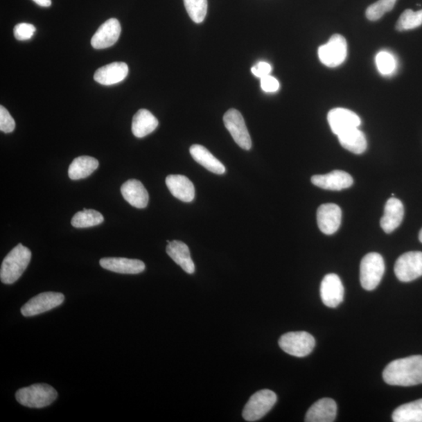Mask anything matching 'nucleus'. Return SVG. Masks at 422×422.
I'll list each match as a JSON object with an SVG mask.
<instances>
[{
    "label": "nucleus",
    "mask_w": 422,
    "mask_h": 422,
    "mask_svg": "<svg viewBox=\"0 0 422 422\" xmlns=\"http://www.w3.org/2000/svg\"><path fill=\"white\" fill-rule=\"evenodd\" d=\"M383 379L387 384L398 387L422 384V356H410L394 360L385 369Z\"/></svg>",
    "instance_id": "f257e3e1"
},
{
    "label": "nucleus",
    "mask_w": 422,
    "mask_h": 422,
    "mask_svg": "<svg viewBox=\"0 0 422 422\" xmlns=\"http://www.w3.org/2000/svg\"><path fill=\"white\" fill-rule=\"evenodd\" d=\"M32 259L30 250L19 243L3 259L0 269V279L7 285L13 284L26 270Z\"/></svg>",
    "instance_id": "f03ea898"
},
{
    "label": "nucleus",
    "mask_w": 422,
    "mask_h": 422,
    "mask_svg": "<svg viewBox=\"0 0 422 422\" xmlns=\"http://www.w3.org/2000/svg\"><path fill=\"white\" fill-rule=\"evenodd\" d=\"M58 394L47 384H34L17 391L16 399L21 405L30 408H42L51 405L58 398Z\"/></svg>",
    "instance_id": "7ed1b4c3"
},
{
    "label": "nucleus",
    "mask_w": 422,
    "mask_h": 422,
    "mask_svg": "<svg viewBox=\"0 0 422 422\" xmlns=\"http://www.w3.org/2000/svg\"><path fill=\"white\" fill-rule=\"evenodd\" d=\"M384 272L383 256L377 253L367 254L360 263V284L366 290H375L380 283Z\"/></svg>",
    "instance_id": "20e7f679"
},
{
    "label": "nucleus",
    "mask_w": 422,
    "mask_h": 422,
    "mask_svg": "<svg viewBox=\"0 0 422 422\" xmlns=\"http://www.w3.org/2000/svg\"><path fill=\"white\" fill-rule=\"evenodd\" d=\"M279 344L290 355L304 358L313 351L315 340L307 332H291L281 336Z\"/></svg>",
    "instance_id": "39448f33"
},
{
    "label": "nucleus",
    "mask_w": 422,
    "mask_h": 422,
    "mask_svg": "<svg viewBox=\"0 0 422 422\" xmlns=\"http://www.w3.org/2000/svg\"><path fill=\"white\" fill-rule=\"evenodd\" d=\"M277 401V396L273 391L263 389L250 397L243 412L245 420L258 421L271 411Z\"/></svg>",
    "instance_id": "423d86ee"
},
{
    "label": "nucleus",
    "mask_w": 422,
    "mask_h": 422,
    "mask_svg": "<svg viewBox=\"0 0 422 422\" xmlns=\"http://www.w3.org/2000/svg\"><path fill=\"white\" fill-rule=\"evenodd\" d=\"M347 56V42L344 36L335 34L326 44L319 49L321 62L328 67H336L344 62Z\"/></svg>",
    "instance_id": "0eeeda50"
},
{
    "label": "nucleus",
    "mask_w": 422,
    "mask_h": 422,
    "mask_svg": "<svg viewBox=\"0 0 422 422\" xmlns=\"http://www.w3.org/2000/svg\"><path fill=\"white\" fill-rule=\"evenodd\" d=\"M394 272L396 276L403 283H409L422 276V252L403 254L397 259Z\"/></svg>",
    "instance_id": "6e6552de"
},
{
    "label": "nucleus",
    "mask_w": 422,
    "mask_h": 422,
    "mask_svg": "<svg viewBox=\"0 0 422 422\" xmlns=\"http://www.w3.org/2000/svg\"><path fill=\"white\" fill-rule=\"evenodd\" d=\"M60 292H46L30 299L21 309L24 317H33L59 307L64 301Z\"/></svg>",
    "instance_id": "1a4fd4ad"
},
{
    "label": "nucleus",
    "mask_w": 422,
    "mask_h": 422,
    "mask_svg": "<svg viewBox=\"0 0 422 422\" xmlns=\"http://www.w3.org/2000/svg\"><path fill=\"white\" fill-rule=\"evenodd\" d=\"M223 120L235 142L243 150L252 149V140L241 113L236 109H231L225 114Z\"/></svg>",
    "instance_id": "9d476101"
},
{
    "label": "nucleus",
    "mask_w": 422,
    "mask_h": 422,
    "mask_svg": "<svg viewBox=\"0 0 422 422\" xmlns=\"http://www.w3.org/2000/svg\"><path fill=\"white\" fill-rule=\"evenodd\" d=\"M328 121L336 136L357 128L362 124V121L358 114L345 108L331 109L328 114Z\"/></svg>",
    "instance_id": "9b49d317"
},
{
    "label": "nucleus",
    "mask_w": 422,
    "mask_h": 422,
    "mask_svg": "<svg viewBox=\"0 0 422 422\" xmlns=\"http://www.w3.org/2000/svg\"><path fill=\"white\" fill-rule=\"evenodd\" d=\"M320 292L324 304L328 308L338 307L344 297V287L338 275H326L322 281Z\"/></svg>",
    "instance_id": "f8f14e48"
},
{
    "label": "nucleus",
    "mask_w": 422,
    "mask_h": 422,
    "mask_svg": "<svg viewBox=\"0 0 422 422\" xmlns=\"http://www.w3.org/2000/svg\"><path fill=\"white\" fill-rule=\"evenodd\" d=\"M121 33V24L116 18H111L98 28L91 40V44L97 50L114 46Z\"/></svg>",
    "instance_id": "ddd939ff"
},
{
    "label": "nucleus",
    "mask_w": 422,
    "mask_h": 422,
    "mask_svg": "<svg viewBox=\"0 0 422 422\" xmlns=\"http://www.w3.org/2000/svg\"><path fill=\"white\" fill-rule=\"evenodd\" d=\"M317 225L326 235H333L337 231L342 222V211L334 204H322L317 212Z\"/></svg>",
    "instance_id": "4468645a"
},
{
    "label": "nucleus",
    "mask_w": 422,
    "mask_h": 422,
    "mask_svg": "<svg viewBox=\"0 0 422 422\" xmlns=\"http://www.w3.org/2000/svg\"><path fill=\"white\" fill-rule=\"evenodd\" d=\"M311 182L317 187L327 191H340L350 188L353 179L350 174L344 170H333L326 175H317L311 178Z\"/></svg>",
    "instance_id": "2eb2a0df"
},
{
    "label": "nucleus",
    "mask_w": 422,
    "mask_h": 422,
    "mask_svg": "<svg viewBox=\"0 0 422 422\" xmlns=\"http://www.w3.org/2000/svg\"><path fill=\"white\" fill-rule=\"evenodd\" d=\"M405 207L402 202L395 197L390 198L385 206L384 215L380 221V225L385 234H391L401 225Z\"/></svg>",
    "instance_id": "dca6fc26"
},
{
    "label": "nucleus",
    "mask_w": 422,
    "mask_h": 422,
    "mask_svg": "<svg viewBox=\"0 0 422 422\" xmlns=\"http://www.w3.org/2000/svg\"><path fill=\"white\" fill-rule=\"evenodd\" d=\"M121 192L125 200L132 206L145 208L149 203V193L142 182L137 179L128 180L122 185Z\"/></svg>",
    "instance_id": "f3484780"
},
{
    "label": "nucleus",
    "mask_w": 422,
    "mask_h": 422,
    "mask_svg": "<svg viewBox=\"0 0 422 422\" xmlns=\"http://www.w3.org/2000/svg\"><path fill=\"white\" fill-rule=\"evenodd\" d=\"M337 414V405L333 399L323 398L317 401L312 405L305 421L307 422H333Z\"/></svg>",
    "instance_id": "a211bd4d"
},
{
    "label": "nucleus",
    "mask_w": 422,
    "mask_h": 422,
    "mask_svg": "<svg viewBox=\"0 0 422 422\" xmlns=\"http://www.w3.org/2000/svg\"><path fill=\"white\" fill-rule=\"evenodd\" d=\"M100 266L120 274H137L145 270L146 265L142 261L124 258H105L100 261Z\"/></svg>",
    "instance_id": "6ab92c4d"
},
{
    "label": "nucleus",
    "mask_w": 422,
    "mask_h": 422,
    "mask_svg": "<svg viewBox=\"0 0 422 422\" xmlns=\"http://www.w3.org/2000/svg\"><path fill=\"white\" fill-rule=\"evenodd\" d=\"M128 75V66L124 62H114L100 67L94 75V80L103 85H112L123 80Z\"/></svg>",
    "instance_id": "aec40b11"
},
{
    "label": "nucleus",
    "mask_w": 422,
    "mask_h": 422,
    "mask_svg": "<svg viewBox=\"0 0 422 422\" xmlns=\"http://www.w3.org/2000/svg\"><path fill=\"white\" fill-rule=\"evenodd\" d=\"M166 185L174 197L181 201L192 202L195 197V187L186 176L170 175L166 178Z\"/></svg>",
    "instance_id": "412c9836"
},
{
    "label": "nucleus",
    "mask_w": 422,
    "mask_h": 422,
    "mask_svg": "<svg viewBox=\"0 0 422 422\" xmlns=\"http://www.w3.org/2000/svg\"><path fill=\"white\" fill-rule=\"evenodd\" d=\"M166 252L170 258L186 273H194V263L191 258V252H189L186 243L178 240L170 242L167 246Z\"/></svg>",
    "instance_id": "4be33fe9"
},
{
    "label": "nucleus",
    "mask_w": 422,
    "mask_h": 422,
    "mask_svg": "<svg viewBox=\"0 0 422 422\" xmlns=\"http://www.w3.org/2000/svg\"><path fill=\"white\" fill-rule=\"evenodd\" d=\"M159 125L155 116L146 109H141L134 115L132 131L134 137L143 138L154 132Z\"/></svg>",
    "instance_id": "5701e85b"
},
{
    "label": "nucleus",
    "mask_w": 422,
    "mask_h": 422,
    "mask_svg": "<svg viewBox=\"0 0 422 422\" xmlns=\"http://www.w3.org/2000/svg\"><path fill=\"white\" fill-rule=\"evenodd\" d=\"M191 154L195 161L210 170L211 173L217 175L225 174V167L223 164L218 160L204 146L201 145L192 146Z\"/></svg>",
    "instance_id": "b1692460"
},
{
    "label": "nucleus",
    "mask_w": 422,
    "mask_h": 422,
    "mask_svg": "<svg viewBox=\"0 0 422 422\" xmlns=\"http://www.w3.org/2000/svg\"><path fill=\"white\" fill-rule=\"evenodd\" d=\"M99 167V161L89 156L78 157L70 164L69 176L71 180L87 179Z\"/></svg>",
    "instance_id": "393cba45"
},
{
    "label": "nucleus",
    "mask_w": 422,
    "mask_h": 422,
    "mask_svg": "<svg viewBox=\"0 0 422 422\" xmlns=\"http://www.w3.org/2000/svg\"><path fill=\"white\" fill-rule=\"evenodd\" d=\"M338 139L342 148L354 155H362L368 148L364 134L358 128L339 134Z\"/></svg>",
    "instance_id": "a878e982"
},
{
    "label": "nucleus",
    "mask_w": 422,
    "mask_h": 422,
    "mask_svg": "<svg viewBox=\"0 0 422 422\" xmlns=\"http://www.w3.org/2000/svg\"><path fill=\"white\" fill-rule=\"evenodd\" d=\"M395 422H422V399L397 407L393 414Z\"/></svg>",
    "instance_id": "bb28decb"
},
{
    "label": "nucleus",
    "mask_w": 422,
    "mask_h": 422,
    "mask_svg": "<svg viewBox=\"0 0 422 422\" xmlns=\"http://www.w3.org/2000/svg\"><path fill=\"white\" fill-rule=\"evenodd\" d=\"M104 221L102 213L95 210L84 209L78 211L72 218L71 225L73 227L78 229L94 227L99 225Z\"/></svg>",
    "instance_id": "cd10ccee"
},
{
    "label": "nucleus",
    "mask_w": 422,
    "mask_h": 422,
    "mask_svg": "<svg viewBox=\"0 0 422 422\" xmlns=\"http://www.w3.org/2000/svg\"><path fill=\"white\" fill-rule=\"evenodd\" d=\"M422 24V10L413 11L407 9L403 11L396 24V28L399 32L419 28Z\"/></svg>",
    "instance_id": "c85d7f7f"
},
{
    "label": "nucleus",
    "mask_w": 422,
    "mask_h": 422,
    "mask_svg": "<svg viewBox=\"0 0 422 422\" xmlns=\"http://www.w3.org/2000/svg\"><path fill=\"white\" fill-rule=\"evenodd\" d=\"M187 13L195 23L204 21L207 13V0H184Z\"/></svg>",
    "instance_id": "c756f323"
},
{
    "label": "nucleus",
    "mask_w": 422,
    "mask_h": 422,
    "mask_svg": "<svg viewBox=\"0 0 422 422\" xmlns=\"http://www.w3.org/2000/svg\"><path fill=\"white\" fill-rule=\"evenodd\" d=\"M397 0H378L369 6L366 10V17L369 21H376L387 12L392 10Z\"/></svg>",
    "instance_id": "7c9ffc66"
},
{
    "label": "nucleus",
    "mask_w": 422,
    "mask_h": 422,
    "mask_svg": "<svg viewBox=\"0 0 422 422\" xmlns=\"http://www.w3.org/2000/svg\"><path fill=\"white\" fill-rule=\"evenodd\" d=\"M377 69L380 74L387 76L394 74L397 64L394 55L388 51H381L376 58Z\"/></svg>",
    "instance_id": "2f4dec72"
},
{
    "label": "nucleus",
    "mask_w": 422,
    "mask_h": 422,
    "mask_svg": "<svg viewBox=\"0 0 422 422\" xmlns=\"http://www.w3.org/2000/svg\"><path fill=\"white\" fill-rule=\"evenodd\" d=\"M36 28L32 24L20 23L14 29L15 37L17 40L24 41L32 39Z\"/></svg>",
    "instance_id": "473e14b6"
},
{
    "label": "nucleus",
    "mask_w": 422,
    "mask_h": 422,
    "mask_svg": "<svg viewBox=\"0 0 422 422\" xmlns=\"http://www.w3.org/2000/svg\"><path fill=\"white\" fill-rule=\"evenodd\" d=\"M15 121L3 106L0 107V130L10 133L15 130Z\"/></svg>",
    "instance_id": "72a5a7b5"
},
{
    "label": "nucleus",
    "mask_w": 422,
    "mask_h": 422,
    "mask_svg": "<svg viewBox=\"0 0 422 422\" xmlns=\"http://www.w3.org/2000/svg\"><path fill=\"white\" fill-rule=\"evenodd\" d=\"M261 87L265 93H275L280 89V83L276 78L269 75L261 78Z\"/></svg>",
    "instance_id": "f704fd0d"
},
{
    "label": "nucleus",
    "mask_w": 422,
    "mask_h": 422,
    "mask_svg": "<svg viewBox=\"0 0 422 422\" xmlns=\"http://www.w3.org/2000/svg\"><path fill=\"white\" fill-rule=\"evenodd\" d=\"M272 71V67L270 64L265 62V61H261L252 69V74L259 78H264L271 74Z\"/></svg>",
    "instance_id": "c9c22d12"
},
{
    "label": "nucleus",
    "mask_w": 422,
    "mask_h": 422,
    "mask_svg": "<svg viewBox=\"0 0 422 422\" xmlns=\"http://www.w3.org/2000/svg\"><path fill=\"white\" fill-rule=\"evenodd\" d=\"M33 1L41 7L49 8L51 7L52 4L51 0H33Z\"/></svg>",
    "instance_id": "e433bc0d"
},
{
    "label": "nucleus",
    "mask_w": 422,
    "mask_h": 422,
    "mask_svg": "<svg viewBox=\"0 0 422 422\" xmlns=\"http://www.w3.org/2000/svg\"><path fill=\"white\" fill-rule=\"evenodd\" d=\"M419 240L421 243H422V229H421V231L419 232Z\"/></svg>",
    "instance_id": "4c0bfd02"
}]
</instances>
